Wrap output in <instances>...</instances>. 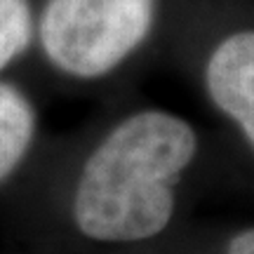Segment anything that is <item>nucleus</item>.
Returning <instances> with one entry per match:
<instances>
[{"label": "nucleus", "mask_w": 254, "mask_h": 254, "mask_svg": "<svg viewBox=\"0 0 254 254\" xmlns=\"http://www.w3.org/2000/svg\"><path fill=\"white\" fill-rule=\"evenodd\" d=\"M195 155V132L170 113L127 118L92 153L75 190V224L109 243L144 240L172 217V189Z\"/></svg>", "instance_id": "f257e3e1"}, {"label": "nucleus", "mask_w": 254, "mask_h": 254, "mask_svg": "<svg viewBox=\"0 0 254 254\" xmlns=\"http://www.w3.org/2000/svg\"><path fill=\"white\" fill-rule=\"evenodd\" d=\"M153 9L155 0H47L40 40L62 71L97 78L144 40Z\"/></svg>", "instance_id": "f03ea898"}, {"label": "nucleus", "mask_w": 254, "mask_h": 254, "mask_svg": "<svg viewBox=\"0 0 254 254\" xmlns=\"http://www.w3.org/2000/svg\"><path fill=\"white\" fill-rule=\"evenodd\" d=\"M207 92L254 146V31L228 36L207 62Z\"/></svg>", "instance_id": "7ed1b4c3"}, {"label": "nucleus", "mask_w": 254, "mask_h": 254, "mask_svg": "<svg viewBox=\"0 0 254 254\" xmlns=\"http://www.w3.org/2000/svg\"><path fill=\"white\" fill-rule=\"evenodd\" d=\"M33 134V113L14 87L0 82V179L19 163Z\"/></svg>", "instance_id": "20e7f679"}, {"label": "nucleus", "mask_w": 254, "mask_h": 254, "mask_svg": "<svg viewBox=\"0 0 254 254\" xmlns=\"http://www.w3.org/2000/svg\"><path fill=\"white\" fill-rule=\"evenodd\" d=\"M31 40V9L26 0H0V68Z\"/></svg>", "instance_id": "39448f33"}, {"label": "nucleus", "mask_w": 254, "mask_h": 254, "mask_svg": "<svg viewBox=\"0 0 254 254\" xmlns=\"http://www.w3.org/2000/svg\"><path fill=\"white\" fill-rule=\"evenodd\" d=\"M228 254H254V228L233 238L228 245Z\"/></svg>", "instance_id": "423d86ee"}]
</instances>
